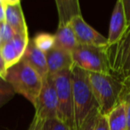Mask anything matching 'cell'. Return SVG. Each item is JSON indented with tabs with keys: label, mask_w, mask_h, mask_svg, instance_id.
Segmentation results:
<instances>
[{
	"label": "cell",
	"mask_w": 130,
	"mask_h": 130,
	"mask_svg": "<svg viewBox=\"0 0 130 130\" xmlns=\"http://www.w3.org/2000/svg\"><path fill=\"white\" fill-rule=\"evenodd\" d=\"M92 92L101 115L107 116L115 107L124 102L129 89L109 74L87 72Z\"/></svg>",
	"instance_id": "cell-1"
},
{
	"label": "cell",
	"mask_w": 130,
	"mask_h": 130,
	"mask_svg": "<svg viewBox=\"0 0 130 130\" xmlns=\"http://www.w3.org/2000/svg\"><path fill=\"white\" fill-rule=\"evenodd\" d=\"M71 81L74 115L73 130H78L92 110L98 108V104L91 89L87 71L73 65Z\"/></svg>",
	"instance_id": "cell-2"
},
{
	"label": "cell",
	"mask_w": 130,
	"mask_h": 130,
	"mask_svg": "<svg viewBox=\"0 0 130 130\" xmlns=\"http://www.w3.org/2000/svg\"><path fill=\"white\" fill-rule=\"evenodd\" d=\"M6 80L15 93L23 95L35 104L42 88L43 78L23 59L7 70Z\"/></svg>",
	"instance_id": "cell-3"
},
{
	"label": "cell",
	"mask_w": 130,
	"mask_h": 130,
	"mask_svg": "<svg viewBox=\"0 0 130 130\" xmlns=\"http://www.w3.org/2000/svg\"><path fill=\"white\" fill-rule=\"evenodd\" d=\"M110 75L123 83L127 88L130 78V27L121 38L105 46ZM128 89V88H127Z\"/></svg>",
	"instance_id": "cell-4"
},
{
	"label": "cell",
	"mask_w": 130,
	"mask_h": 130,
	"mask_svg": "<svg viewBox=\"0 0 130 130\" xmlns=\"http://www.w3.org/2000/svg\"><path fill=\"white\" fill-rule=\"evenodd\" d=\"M54 83L58 99L57 119L74 128L71 69L48 74Z\"/></svg>",
	"instance_id": "cell-5"
},
{
	"label": "cell",
	"mask_w": 130,
	"mask_h": 130,
	"mask_svg": "<svg viewBox=\"0 0 130 130\" xmlns=\"http://www.w3.org/2000/svg\"><path fill=\"white\" fill-rule=\"evenodd\" d=\"M73 64L87 72L109 74L105 47L78 45L72 51Z\"/></svg>",
	"instance_id": "cell-6"
},
{
	"label": "cell",
	"mask_w": 130,
	"mask_h": 130,
	"mask_svg": "<svg viewBox=\"0 0 130 130\" xmlns=\"http://www.w3.org/2000/svg\"><path fill=\"white\" fill-rule=\"evenodd\" d=\"M34 118L45 122V120L57 118L58 99L54 83L50 76L43 79L40 93L35 102Z\"/></svg>",
	"instance_id": "cell-7"
},
{
	"label": "cell",
	"mask_w": 130,
	"mask_h": 130,
	"mask_svg": "<svg viewBox=\"0 0 130 130\" xmlns=\"http://www.w3.org/2000/svg\"><path fill=\"white\" fill-rule=\"evenodd\" d=\"M71 27L78 45L105 47L108 39L85 22L82 15H77L71 20Z\"/></svg>",
	"instance_id": "cell-8"
},
{
	"label": "cell",
	"mask_w": 130,
	"mask_h": 130,
	"mask_svg": "<svg viewBox=\"0 0 130 130\" xmlns=\"http://www.w3.org/2000/svg\"><path fill=\"white\" fill-rule=\"evenodd\" d=\"M6 13V22L15 34L29 35L22 4L19 0H3Z\"/></svg>",
	"instance_id": "cell-9"
},
{
	"label": "cell",
	"mask_w": 130,
	"mask_h": 130,
	"mask_svg": "<svg viewBox=\"0 0 130 130\" xmlns=\"http://www.w3.org/2000/svg\"><path fill=\"white\" fill-rule=\"evenodd\" d=\"M128 28L123 0H118L113 8L110 22L108 45H112L121 38Z\"/></svg>",
	"instance_id": "cell-10"
},
{
	"label": "cell",
	"mask_w": 130,
	"mask_h": 130,
	"mask_svg": "<svg viewBox=\"0 0 130 130\" xmlns=\"http://www.w3.org/2000/svg\"><path fill=\"white\" fill-rule=\"evenodd\" d=\"M49 74H54L64 70H71L73 67L72 54L54 46L52 50L45 53Z\"/></svg>",
	"instance_id": "cell-11"
},
{
	"label": "cell",
	"mask_w": 130,
	"mask_h": 130,
	"mask_svg": "<svg viewBox=\"0 0 130 130\" xmlns=\"http://www.w3.org/2000/svg\"><path fill=\"white\" fill-rule=\"evenodd\" d=\"M22 59L29 65L42 78H45L48 76V67H47L46 57L45 54L40 51L32 41V38H29V44L24 53Z\"/></svg>",
	"instance_id": "cell-12"
},
{
	"label": "cell",
	"mask_w": 130,
	"mask_h": 130,
	"mask_svg": "<svg viewBox=\"0 0 130 130\" xmlns=\"http://www.w3.org/2000/svg\"><path fill=\"white\" fill-rule=\"evenodd\" d=\"M54 38H55L54 46L69 51L71 53H72V51L78 45L71 24L58 25L57 30L54 34Z\"/></svg>",
	"instance_id": "cell-13"
},
{
	"label": "cell",
	"mask_w": 130,
	"mask_h": 130,
	"mask_svg": "<svg viewBox=\"0 0 130 130\" xmlns=\"http://www.w3.org/2000/svg\"><path fill=\"white\" fill-rule=\"evenodd\" d=\"M59 17V24H71V22L75 16L81 14L79 2L78 0H57L56 1Z\"/></svg>",
	"instance_id": "cell-14"
},
{
	"label": "cell",
	"mask_w": 130,
	"mask_h": 130,
	"mask_svg": "<svg viewBox=\"0 0 130 130\" xmlns=\"http://www.w3.org/2000/svg\"><path fill=\"white\" fill-rule=\"evenodd\" d=\"M110 130H127L126 105L122 102L107 115Z\"/></svg>",
	"instance_id": "cell-15"
},
{
	"label": "cell",
	"mask_w": 130,
	"mask_h": 130,
	"mask_svg": "<svg viewBox=\"0 0 130 130\" xmlns=\"http://www.w3.org/2000/svg\"><path fill=\"white\" fill-rule=\"evenodd\" d=\"M0 54L2 55L5 62H6L7 69H9L12 66L15 65L17 62H19L22 59L19 55L18 52H17L16 49L14 48L13 44L10 41L2 45V46L0 48Z\"/></svg>",
	"instance_id": "cell-16"
},
{
	"label": "cell",
	"mask_w": 130,
	"mask_h": 130,
	"mask_svg": "<svg viewBox=\"0 0 130 130\" xmlns=\"http://www.w3.org/2000/svg\"><path fill=\"white\" fill-rule=\"evenodd\" d=\"M32 41L34 45L45 54L52 50L55 45L54 34H50L46 32H41L37 34L34 38H32Z\"/></svg>",
	"instance_id": "cell-17"
},
{
	"label": "cell",
	"mask_w": 130,
	"mask_h": 130,
	"mask_svg": "<svg viewBox=\"0 0 130 130\" xmlns=\"http://www.w3.org/2000/svg\"><path fill=\"white\" fill-rule=\"evenodd\" d=\"M16 93L6 79L0 78V109L10 102Z\"/></svg>",
	"instance_id": "cell-18"
},
{
	"label": "cell",
	"mask_w": 130,
	"mask_h": 130,
	"mask_svg": "<svg viewBox=\"0 0 130 130\" xmlns=\"http://www.w3.org/2000/svg\"><path fill=\"white\" fill-rule=\"evenodd\" d=\"M43 130H73L69 125L61 121L59 119H52L43 123Z\"/></svg>",
	"instance_id": "cell-19"
},
{
	"label": "cell",
	"mask_w": 130,
	"mask_h": 130,
	"mask_svg": "<svg viewBox=\"0 0 130 130\" xmlns=\"http://www.w3.org/2000/svg\"><path fill=\"white\" fill-rule=\"evenodd\" d=\"M14 36H15L14 31L6 23V22L0 23V37H1V40H2L3 45L11 41Z\"/></svg>",
	"instance_id": "cell-20"
},
{
	"label": "cell",
	"mask_w": 130,
	"mask_h": 130,
	"mask_svg": "<svg viewBox=\"0 0 130 130\" xmlns=\"http://www.w3.org/2000/svg\"><path fill=\"white\" fill-rule=\"evenodd\" d=\"M99 115H100V112L98 108L92 110V112L89 114L88 117L87 118V119L84 122V124L82 125V126L78 130H94Z\"/></svg>",
	"instance_id": "cell-21"
},
{
	"label": "cell",
	"mask_w": 130,
	"mask_h": 130,
	"mask_svg": "<svg viewBox=\"0 0 130 130\" xmlns=\"http://www.w3.org/2000/svg\"><path fill=\"white\" fill-rule=\"evenodd\" d=\"M94 130H110L107 116L100 114L97 119V121H96V124Z\"/></svg>",
	"instance_id": "cell-22"
},
{
	"label": "cell",
	"mask_w": 130,
	"mask_h": 130,
	"mask_svg": "<svg viewBox=\"0 0 130 130\" xmlns=\"http://www.w3.org/2000/svg\"><path fill=\"white\" fill-rule=\"evenodd\" d=\"M124 103L126 105V123H127V130H130V91H128L124 98Z\"/></svg>",
	"instance_id": "cell-23"
},
{
	"label": "cell",
	"mask_w": 130,
	"mask_h": 130,
	"mask_svg": "<svg viewBox=\"0 0 130 130\" xmlns=\"http://www.w3.org/2000/svg\"><path fill=\"white\" fill-rule=\"evenodd\" d=\"M7 70L8 69L6 67V62H5L1 54H0V78L6 79V74H7Z\"/></svg>",
	"instance_id": "cell-24"
},
{
	"label": "cell",
	"mask_w": 130,
	"mask_h": 130,
	"mask_svg": "<svg viewBox=\"0 0 130 130\" xmlns=\"http://www.w3.org/2000/svg\"><path fill=\"white\" fill-rule=\"evenodd\" d=\"M43 123L44 121L34 118L28 130H43Z\"/></svg>",
	"instance_id": "cell-25"
},
{
	"label": "cell",
	"mask_w": 130,
	"mask_h": 130,
	"mask_svg": "<svg viewBox=\"0 0 130 130\" xmlns=\"http://www.w3.org/2000/svg\"><path fill=\"white\" fill-rule=\"evenodd\" d=\"M125 12H126V17L127 21V24L130 27V0H123Z\"/></svg>",
	"instance_id": "cell-26"
},
{
	"label": "cell",
	"mask_w": 130,
	"mask_h": 130,
	"mask_svg": "<svg viewBox=\"0 0 130 130\" xmlns=\"http://www.w3.org/2000/svg\"><path fill=\"white\" fill-rule=\"evenodd\" d=\"M6 22V13H5L4 4L0 6V23Z\"/></svg>",
	"instance_id": "cell-27"
},
{
	"label": "cell",
	"mask_w": 130,
	"mask_h": 130,
	"mask_svg": "<svg viewBox=\"0 0 130 130\" xmlns=\"http://www.w3.org/2000/svg\"><path fill=\"white\" fill-rule=\"evenodd\" d=\"M127 88L130 90V78H129V80H128V85H127Z\"/></svg>",
	"instance_id": "cell-28"
},
{
	"label": "cell",
	"mask_w": 130,
	"mask_h": 130,
	"mask_svg": "<svg viewBox=\"0 0 130 130\" xmlns=\"http://www.w3.org/2000/svg\"><path fill=\"white\" fill-rule=\"evenodd\" d=\"M2 40H1V37H0V48H1V46H2Z\"/></svg>",
	"instance_id": "cell-29"
},
{
	"label": "cell",
	"mask_w": 130,
	"mask_h": 130,
	"mask_svg": "<svg viewBox=\"0 0 130 130\" xmlns=\"http://www.w3.org/2000/svg\"><path fill=\"white\" fill-rule=\"evenodd\" d=\"M3 5V0H0V6Z\"/></svg>",
	"instance_id": "cell-30"
}]
</instances>
